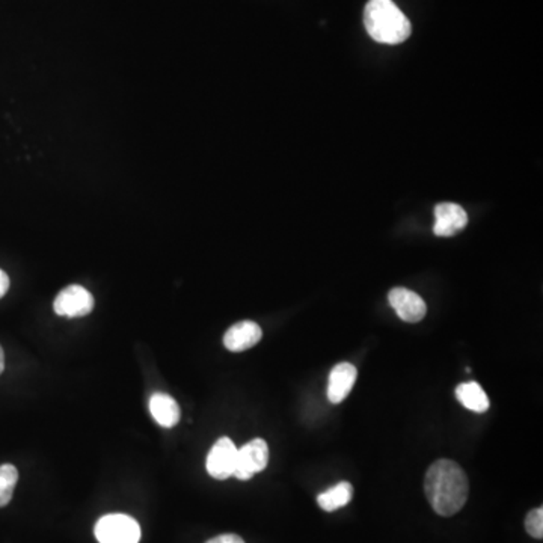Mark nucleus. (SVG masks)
Returning <instances> with one entry per match:
<instances>
[{"instance_id": "f257e3e1", "label": "nucleus", "mask_w": 543, "mask_h": 543, "mask_svg": "<svg viewBox=\"0 0 543 543\" xmlns=\"http://www.w3.org/2000/svg\"><path fill=\"white\" fill-rule=\"evenodd\" d=\"M425 492L436 514L453 516L468 499V477L453 460H436L425 473Z\"/></svg>"}, {"instance_id": "f03ea898", "label": "nucleus", "mask_w": 543, "mask_h": 543, "mask_svg": "<svg viewBox=\"0 0 543 543\" xmlns=\"http://www.w3.org/2000/svg\"><path fill=\"white\" fill-rule=\"evenodd\" d=\"M364 25L371 38L380 45H401L412 32L408 17L393 0H370L364 11Z\"/></svg>"}, {"instance_id": "7ed1b4c3", "label": "nucleus", "mask_w": 543, "mask_h": 543, "mask_svg": "<svg viewBox=\"0 0 543 543\" xmlns=\"http://www.w3.org/2000/svg\"><path fill=\"white\" fill-rule=\"evenodd\" d=\"M94 533L100 543H138L141 527L127 515H106L95 523Z\"/></svg>"}, {"instance_id": "20e7f679", "label": "nucleus", "mask_w": 543, "mask_h": 543, "mask_svg": "<svg viewBox=\"0 0 543 543\" xmlns=\"http://www.w3.org/2000/svg\"><path fill=\"white\" fill-rule=\"evenodd\" d=\"M267 464H269V447L266 441L257 438L238 450L236 468L232 475L239 480H249L252 479V475L262 473Z\"/></svg>"}, {"instance_id": "39448f33", "label": "nucleus", "mask_w": 543, "mask_h": 543, "mask_svg": "<svg viewBox=\"0 0 543 543\" xmlns=\"http://www.w3.org/2000/svg\"><path fill=\"white\" fill-rule=\"evenodd\" d=\"M94 297L82 286L65 287L53 302L58 316L84 317L93 312Z\"/></svg>"}, {"instance_id": "423d86ee", "label": "nucleus", "mask_w": 543, "mask_h": 543, "mask_svg": "<svg viewBox=\"0 0 543 543\" xmlns=\"http://www.w3.org/2000/svg\"><path fill=\"white\" fill-rule=\"evenodd\" d=\"M238 447L230 438H221L213 445L207 456V473L213 479L225 480L234 474Z\"/></svg>"}, {"instance_id": "0eeeda50", "label": "nucleus", "mask_w": 543, "mask_h": 543, "mask_svg": "<svg viewBox=\"0 0 543 543\" xmlns=\"http://www.w3.org/2000/svg\"><path fill=\"white\" fill-rule=\"evenodd\" d=\"M390 305L394 308L397 316L401 317V320L408 323H417L423 320L427 312V306L423 297L412 290L403 288V287H395L388 295Z\"/></svg>"}, {"instance_id": "6e6552de", "label": "nucleus", "mask_w": 543, "mask_h": 543, "mask_svg": "<svg viewBox=\"0 0 543 543\" xmlns=\"http://www.w3.org/2000/svg\"><path fill=\"white\" fill-rule=\"evenodd\" d=\"M468 225V215L459 204L442 203L434 207V236L451 238Z\"/></svg>"}, {"instance_id": "1a4fd4ad", "label": "nucleus", "mask_w": 543, "mask_h": 543, "mask_svg": "<svg viewBox=\"0 0 543 543\" xmlns=\"http://www.w3.org/2000/svg\"><path fill=\"white\" fill-rule=\"evenodd\" d=\"M262 336V328L255 321H239L225 332L223 346L230 352H245L257 346Z\"/></svg>"}, {"instance_id": "9d476101", "label": "nucleus", "mask_w": 543, "mask_h": 543, "mask_svg": "<svg viewBox=\"0 0 543 543\" xmlns=\"http://www.w3.org/2000/svg\"><path fill=\"white\" fill-rule=\"evenodd\" d=\"M358 371L351 362H340L331 370L329 384H328V399L331 403H341L351 394L352 388L355 385Z\"/></svg>"}, {"instance_id": "9b49d317", "label": "nucleus", "mask_w": 543, "mask_h": 543, "mask_svg": "<svg viewBox=\"0 0 543 543\" xmlns=\"http://www.w3.org/2000/svg\"><path fill=\"white\" fill-rule=\"evenodd\" d=\"M150 412L158 425L171 429L180 421V406L173 397L165 393H154L150 397Z\"/></svg>"}, {"instance_id": "f8f14e48", "label": "nucleus", "mask_w": 543, "mask_h": 543, "mask_svg": "<svg viewBox=\"0 0 543 543\" xmlns=\"http://www.w3.org/2000/svg\"><path fill=\"white\" fill-rule=\"evenodd\" d=\"M456 397L466 409L477 412V414H483L490 406L488 395L477 382H466V384L458 385Z\"/></svg>"}, {"instance_id": "ddd939ff", "label": "nucleus", "mask_w": 543, "mask_h": 543, "mask_svg": "<svg viewBox=\"0 0 543 543\" xmlns=\"http://www.w3.org/2000/svg\"><path fill=\"white\" fill-rule=\"evenodd\" d=\"M353 488L349 482H341L317 497V503L325 512H336L351 503Z\"/></svg>"}, {"instance_id": "4468645a", "label": "nucleus", "mask_w": 543, "mask_h": 543, "mask_svg": "<svg viewBox=\"0 0 543 543\" xmlns=\"http://www.w3.org/2000/svg\"><path fill=\"white\" fill-rule=\"evenodd\" d=\"M17 482H19V471L14 465H2L0 466V507L10 503Z\"/></svg>"}, {"instance_id": "2eb2a0df", "label": "nucleus", "mask_w": 543, "mask_h": 543, "mask_svg": "<svg viewBox=\"0 0 543 543\" xmlns=\"http://www.w3.org/2000/svg\"><path fill=\"white\" fill-rule=\"evenodd\" d=\"M525 530H527V533L534 539H542L543 538V509L542 507H538V509H533L527 515V518H525Z\"/></svg>"}, {"instance_id": "dca6fc26", "label": "nucleus", "mask_w": 543, "mask_h": 543, "mask_svg": "<svg viewBox=\"0 0 543 543\" xmlns=\"http://www.w3.org/2000/svg\"><path fill=\"white\" fill-rule=\"evenodd\" d=\"M207 543H245V540L238 534H221L210 539Z\"/></svg>"}, {"instance_id": "f3484780", "label": "nucleus", "mask_w": 543, "mask_h": 543, "mask_svg": "<svg viewBox=\"0 0 543 543\" xmlns=\"http://www.w3.org/2000/svg\"><path fill=\"white\" fill-rule=\"evenodd\" d=\"M8 288H10V278L0 269V297L5 296Z\"/></svg>"}, {"instance_id": "a211bd4d", "label": "nucleus", "mask_w": 543, "mask_h": 543, "mask_svg": "<svg viewBox=\"0 0 543 543\" xmlns=\"http://www.w3.org/2000/svg\"><path fill=\"white\" fill-rule=\"evenodd\" d=\"M5 370V353H4V349L0 347V375L4 373Z\"/></svg>"}]
</instances>
